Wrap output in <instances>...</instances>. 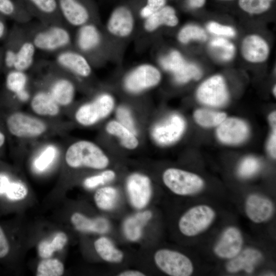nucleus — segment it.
Masks as SVG:
<instances>
[{"instance_id": "obj_1", "label": "nucleus", "mask_w": 276, "mask_h": 276, "mask_svg": "<svg viewBox=\"0 0 276 276\" xmlns=\"http://www.w3.org/2000/svg\"><path fill=\"white\" fill-rule=\"evenodd\" d=\"M65 160L73 168L86 167L98 170L105 168L109 163L104 151L93 142L86 140L72 144L65 152Z\"/></svg>"}, {"instance_id": "obj_2", "label": "nucleus", "mask_w": 276, "mask_h": 276, "mask_svg": "<svg viewBox=\"0 0 276 276\" xmlns=\"http://www.w3.org/2000/svg\"><path fill=\"white\" fill-rule=\"evenodd\" d=\"M114 106L113 97L109 94L103 93L92 101L80 106L75 113V119L79 124L90 126L106 118Z\"/></svg>"}, {"instance_id": "obj_3", "label": "nucleus", "mask_w": 276, "mask_h": 276, "mask_svg": "<svg viewBox=\"0 0 276 276\" xmlns=\"http://www.w3.org/2000/svg\"><path fill=\"white\" fill-rule=\"evenodd\" d=\"M166 187L173 193L181 196L191 195L200 192L204 181L198 175L176 168H169L163 174Z\"/></svg>"}, {"instance_id": "obj_4", "label": "nucleus", "mask_w": 276, "mask_h": 276, "mask_svg": "<svg viewBox=\"0 0 276 276\" xmlns=\"http://www.w3.org/2000/svg\"><path fill=\"white\" fill-rule=\"evenodd\" d=\"M215 217L213 209L207 205L190 208L180 218L178 227L186 236L193 237L203 232L212 224Z\"/></svg>"}, {"instance_id": "obj_5", "label": "nucleus", "mask_w": 276, "mask_h": 276, "mask_svg": "<svg viewBox=\"0 0 276 276\" xmlns=\"http://www.w3.org/2000/svg\"><path fill=\"white\" fill-rule=\"evenodd\" d=\"M71 36L64 27L53 25L38 31L31 41L36 50L53 52L62 51L71 43Z\"/></svg>"}, {"instance_id": "obj_6", "label": "nucleus", "mask_w": 276, "mask_h": 276, "mask_svg": "<svg viewBox=\"0 0 276 276\" xmlns=\"http://www.w3.org/2000/svg\"><path fill=\"white\" fill-rule=\"evenodd\" d=\"M6 124L12 135L22 139L40 136L47 130V126L43 121L21 112L10 114L7 119Z\"/></svg>"}, {"instance_id": "obj_7", "label": "nucleus", "mask_w": 276, "mask_h": 276, "mask_svg": "<svg viewBox=\"0 0 276 276\" xmlns=\"http://www.w3.org/2000/svg\"><path fill=\"white\" fill-rule=\"evenodd\" d=\"M154 259L156 266L171 276H189L193 272V264L185 255L167 249L157 250Z\"/></svg>"}, {"instance_id": "obj_8", "label": "nucleus", "mask_w": 276, "mask_h": 276, "mask_svg": "<svg viewBox=\"0 0 276 276\" xmlns=\"http://www.w3.org/2000/svg\"><path fill=\"white\" fill-rule=\"evenodd\" d=\"M161 80L159 71L150 64L139 65L131 71L124 80L126 90L138 94L157 85Z\"/></svg>"}, {"instance_id": "obj_9", "label": "nucleus", "mask_w": 276, "mask_h": 276, "mask_svg": "<svg viewBox=\"0 0 276 276\" xmlns=\"http://www.w3.org/2000/svg\"><path fill=\"white\" fill-rule=\"evenodd\" d=\"M185 128L184 119L179 114L173 113L155 124L151 129V135L157 144L167 146L177 141Z\"/></svg>"}, {"instance_id": "obj_10", "label": "nucleus", "mask_w": 276, "mask_h": 276, "mask_svg": "<svg viewBox=\"0 0 276 276\" xmlns=\"http://www.w3.org/2000/svg\"><path fill=\"white\" fill-rule=\"evenodd\" d=\"M197 97L201 103L210 106L224 105L228 95L223 77L216 75L204 81L197 89Z\"/></svg>"}, {"instance_id": "obj_11", "label": "nucleus", "mask_w": 276, "mask_h": 276, "mask_svg": "<svg viewBox=\"0 0 276 276\" xmlns=\"http://www.w3.org/2000/svg\"><path fill=\"white\" fill-rule=\"evenodd\" d=\"M126 190L131 204L141 209L148 203L152 189L149 178L144 174L133 173L126 180Z\"/></svg>"}, {"instance_id": "obj_12", "label": "nucleus", "mask_w": 276, "mask_h": 276, "mask_svg": "<svg viewBox=\"0 0 276 276\" xmlns=\"http://www.w3.org/2000/svg\"><path fill=\"white\" fill-rule=\"evenodd\" d=\"M62 18L71 26L80 27L88 22L90 12L82 0H57Z\"/></svg>"}, {"instance_id": "obj_13", "label": "nucleus", "mask_w": 276, "mask_h": 276, "mask_svg": "<svg viewBox=\"0 0 276 276\" xmlns=\"http://www.w3.org/2000/svg\"><path fill=\"white\" fill-rule=\"evenodd\" d=\"M216 133L221 142L236 145L246 139L249 134V128L246 123L239 119L226 118L218 125Z\"/></svg>"}, {"instance_id": "obj_14", "label": "nucleus", "mask_w": 276, "mask_h": 276, "mask_svg": "<svg viewBox=\"0 0 276 276\" xmlns=\"http://www.w3.org/2000/svg\"><path fill=\"white\" fill-rule=\"evenodd\" d=\"M134 28V19L131 11L127 7L121 6L113 11L106 24L108 32L119 38L129 36Z\"/></svg>"}, {"instance_id": "obj_15", "label": "nucleus", "mask_w": 276, "mask_h": 276, "mask_svg": "<svg viewBox=\"0 0 276 276\" xmlns=\"http://www.w3.org/2000/svg\"><path fill=\"white\" fill-rule=\"evenodd\" d=\"M243 244V238L240 231L233 226L227 228L214 249L215 254L219 258L232 259L241 251Z\"/></svg>"}, {"instance_id": "obj_16", "label": "nucleus", "mask_w": 276, "mask_h": 276, "mask_svg": "<svg viewBox=\"0 0 276 276\" xmlns=\"http://www.w3.org/2000/svg\"><path fill=\"white\" fill-rule=\"evenodd\" d=\"M56 62L59 66L80 77H87L91 73V67L87 59L76 51H61L56 57Z\"/></svg>"}, {"instance_id": "obj_17", "label": "nucleus", "mask_w": 276, "mask_h": 276, "mask_svg": "<svg viewBox=\"0 0 276 276\" xmlns=\"http://www.w3.org/2000/svg\"><path fill=\"white\" fill-rule=\"evenodd\" d=\"M245 213L249 219L256 223L268 220L274 212V206L268 198L257 194H251L246 199Z\"/></svg>"}, {"instance_id": "obj_18", "label": "nucleus", "mask_w": 276, "mask_h": 276, "mask_svg": "<svg viewBox=\"0 0 276 276\" xmlns=\"http://www.w3.org/2000/svg\"><path fill=\"white\" fill-rule=\"evenodd\" d=\"M241 52L246 60L251 62H261L268 57L269 49L267 42L262 38L252 35L243 40Z\"/></svg>"}, {"instance_id": "obj_19", "label": "nucleus", "mask_w": 276, "mask_h": 276, "mask_svg": "<svg viewBox=\"0 0 276 276\" xmlns=\"http://www.w3.org/2000/svg\"><path fill=\"white\" fill-rule=\"evenodd\" d=\"M262 258V253L259 250L252 248H246L231 259L226 265V268L230 273H236L241 270L251 273Z\"/></svg>"}, {"instance_id": "obj_20", "label": "nucleus", "mask_w": 276, "mask_h": 276, "mask_svg": "<svg viewBox=\"0 0 276 276\" xmlns=\"http://www.w3.org/2000/svg\"><path fill=\"white\" fill-rule=\"evenodd\" d=\"M20 1L31 15H35L45 20H54L62 18L57 0Z\"/></svg>"}, {"instance_id": "obj_21", "label": "nucleus", "mask_w": 276, "mask_h": 276, "mask_svg": "<svg viewBox=\"0 0 276 276\" xmlns=\"http://www.w3.org/2000/svg\"><path fill=\"white\" fill-rule=\"evenodd\" d=\"M101 41V33L94 24L88 22L79 27L76 36V44L81 51L91 52L99 47Z\"/></svg>"}, {"instance_id": "obj_22", "label": "nucleus", "mask_w": 276, "mask_h": 276, "mask_svg": "<svg viewBox=\"0 0 276 276\" xmlns=\"http://www.w3.org/2000/svg\"><path fill=\"white\" fill-rule=\"evenodd\" d=\"M30 105L33 112L40 116L55 117L60 110V106L49 92L44 90L35 94L31 99Z\"/></svg>"}, {"instance_id": "obj_23", "label": "nucleus", "mask_w": 276, "mask_h": 276, "mask_svg": "<svg viewBox=\"0 0 276 276\" xmlns=\"http://www.w3.org/2000/svg\"><path fill=\"white\" fill-rule=\"evenodd\" d=\"M48 91L60 107L67 106L74 99L76 88L70 80L65 78H59L52 83Z\"/></svg>"}, {"instance_id": "obj_24", "label": "nucleus", "mask_w": 276, "mask_h": 276, "mask_svg": "<svg viewBox=\"0 0 276 276\" xmlns=\"http://www.w3.org/2000/svg\"><path fill=\"white\" fill-rule=\"evenodd\" d=\"M178 23L175 10L170 6H164L145 19L144 28L146 31L151 33L162 26L174 27Z\"/></svg>"}, {"instance_id": "obj_25", "label": "nucleus", "mask_w": 276, "mask_h": 276, "mask_svg": "<svg viewBox=\"0 0 276 276\" xmlns=\"http://www.w3.org/2000/svg\"><path fill=\"white\" fill-rule=\"evenodd\" d=\"M71 220L75 228L82 232L103 234L109 229V222L103 217L90 219L76 212L72 215Z\"/></svg>"}, {"instance_id": "obj_26", "label": "nucleus", "mask_w": 276, "mask_h": 276, "mask_svg": "<svg viewBox=\"0 0 276 276\" xmlns=\"http://www.w3.org/2000/svg\"><path fill=\"white\" fill-rule=\"evenodd\" d=\"M150 211L140 212L126 219L124 224V231L126 238L135 241L142 236V229L151 218Z\"/></svg>"}, {"instance_id": "obj_27", "label": "nucleus", "mask_w": 276, "mask_h": 276, "mask_svg": "<svg viewBox=\"0 0 276 276\" xmlns=\"http://www.w3.org/2000/svg\"><path fill=\"white\" fill-rule=\"evenodd\" d=\"M105 129L108 134L117 137L125 148L133 150L139 145L136 135L117 120L109 122L106 125Z\"/></svg>"}, {"instance_id": "obj_28", "label": "nucleus", "mask_w": 276, "mask_h": 276, "mask_svg": "<svg viewBox=\"0 0 276 276\" xmlns=\"http://www.w3.org/2000/svg\"><path fill=\"white\" fill-rule=\"evenodd\" d=\"M13 69L26 72L33 65L36 49L31 40H26L16 47Z\"/></svg>"}, {"instance_id": "obj_29", "label": "nucleus", "mask_w": 276, "mask_h": 276, "mask_svg": "<svg viewBox=\"0 0 276 276\" xmlns=\"http://www.w3.org/2000/svg\"><path fill=\"white\" fill-rule=\"evenodd\" d=\"M94 247L97 254L105 261L117 263L123 259V252L117 248L107 238H98L94 243Z\"/></svg>"}, {"instance_id": "obj_30", "label": "nucleus", "mask_w": 276, "mask_h": 276, "mask_svg": "<svg viewBox=\"0 0 276 276\" xmlns=\"http://www.w3.org/2000/svg\"><path fill=\"white\" fill-rule=\"evenodd\" d=\"M0 14L18 21L31 16L20 0H0Z\"/></svg>"}, {"instance_id": "obj_31", "label": "nucleus", "mask_w": 276, "mask_h": 276, "mask_svg": "<svg viewBox=\"0 0 276 276\" xmlns=\"http://www.w3.org/2000/svg\"><path fill=\"white\" fill-rule=\"evenodd\" d=\"M67 241V237L63 232H58L51 240H43L38 246L39 255L42 258H50L54 252L62 249Z\"/></svg>"}, {"instance_id": "obj_32", "label": "nucleus", "mask_w": 276, "mask_h": 276, "mask_svg": "<svg viewBox=\"0 0 276 276\" xmlns=\"http://www.w3.org/2000/svg\"><path fill=\"white\" fill-rule=\"evenodd\" d=\"M119 193L116 188L105 187L97 190L94 195V200L98 208L107 211L116 205Z\"/></svg>"}, {"instance_id": "obj_33", "label": "nucleus", "mask_w": 276, "mask_h": 276, "mask_svg": "<svg viewBox=\"0 0 276 276\" xmlns=\"http://www.w3.org/2000/svg\"><path fill=\"white\" fill-rule=\"evenodd\" d=\"M193 116L196 123L204 127L218 126L226 118L224 112L206 109L195 110Z\"/></svg>"}, {"instance_id": "obj_34", "label": "nucleus", "mask_w": 276, "mask_h": 276, "mask_svg": "<svg viewBox=\"0 0 276 276\" xmlns=\"http://www.w3.org/2000/svg\"><path fill=\"white\" fill-rule=\"evenodd\" d=\"M28 80L26 72L15 69L9 70L6 77V88L15 96L26 89Z\"/></svg>"}, {"instance_id": "obj_35", "label": "nucleus", "mask_w": 276, "mask_h": 276, "mask_svg": "<svg viewBox=\"0 0 276 276\" xmlns=\"http://www.w3.org/2000/svg\"><path fill=\"white\" fill-rule=\"evenodd\" d=\"M209 45L213 54L221 60L228 61L234 56L235 47L226 39L215 38L211 41Z\"/></svg>"}, {"instance_id": "obj_36", "label": "nucleus", "mask_w": 276, "mask_h": 276, "mask_svg": "<svg viewBox=\"0 0 276 276\" xmlns=\"http://www.w3.org/2000/svg\"><path fill=\"white\" fill-rule=\"evenodd\" d=\"M64 272V266L61 262L56 259L47 258L38 264L36 275L59 276Z\"/></svg>"}, {"instance_id": "obj_37", "label": "nucleus", "mask_w": 276, "mask_h": 276, "mask_svg": "<svg viewBox=\"0 0 276 276\" xmlns=\"http://www.w3.org/2000/svg\"><path fill=\"white\" fill-rule=\"evenodd\" d=\"M57 154L55 146L50 145L45 147L35 159L34 166L38 171L47 169L54 162Z\"/></svg>"}, {"instance_id": "obj_38", "label": "nucleus", "mask_w": 276, "mask_h": 276, "mask_svg": "<svg viewBox=\"0 0 276 276\" xmlns=\"http://www.w3.org/2000/svg\"><path fill=\"white\" fill-rule=\"evenodd\" d=\"M179 41L182 43H187L191 40L205 41L207 35L204 30L198 26L189 25L183 27L178 34Z\"/></svg>"}, {"instance_id": "obj_39", "label": "nucleus", "mask_w": 276, "mask_h": 276, "mask_svg": "<svg viewBox=\"0 0 276 276\" xmlns=\"http://www.w3.org/2000/svg\"><path fill=\"white\" fill-rule=\"evenodd\" d=\"M160 64L166 71L175 74L180 70L186 63L180 53L177 51H171L159 60Z\"/></svg>"}, {"instance_id": "obj_40", "label": "nucleus", "mask_w": 276, "mask_h": 276, "mask_svg": "<svg viewBox=\"0 0 276 276\" xmlns=\"http://www.w3.org/2000/svg\"><path fill=\"white\" fill-rule=\"evenodd\" d=\"M175 81L179 84L185 83L191 79L198 80L202 76L200 68L194 64L186 62L182 67L173 74Z\"/></svg>"}, {"instance_id": "obj_41", "label": "nucleus", "mask_w": 276, "mask_h": 276, "mask_svg": "<svg viewBox=\"0 0 276 276\" xmlns=\"http://www.w3.org/2000/svg\"><path fill=\"white\" fill-rule=\"evenodd\" d=\"M273 0H239L240 7L251 14H260L267 11Z\"/></svg>"}, {"instance_id": "obj_42", "label": "nucleus", "mask_w": 276, "mask_h": 276, "mask_svg": "<svg viewBox=\"0 0 276 276\" xmlns=\"http://www.w3.org/2000/svg\"><path fill=\"white\" fill-rule=\"evenodd\" d=\"M116 177V173L113 170H107L102 173L86 178L83 184L87 189H94L99 186L113 180Z\"/></svg>"}, {"instance_id": "obj_43", "label": "nucleus", "mask_w": 276, "mask_h": 276, "mask_svg": "<svg viewBox=\"0 0 276 276\" xmlns=\"http://www.w3.org/2000/svg\"><path fill=\"white\" fill-rule=\"evenodd\" d=\"M260 167L258 159L248 156L242 160L238 168V173L242 177H249L256 174Z\"/></svg>"}, {"instance_id": "obj_44", "label": "nucleus", "mask_w": 276, "mask_h": 276, "mask_svg": "<svg viewBox=\"0 0 276 276\" xmlns=\"http://www.w3.org/2000/svg\"><path fill=\"white\" fill-rule=\"evenodd\" d=\"M5 194L11 200H20L26 198L28 194V189L20 182L10 181Z\"/></svg>"}, {"instance_id": "obj_45", "label": "nucleus", "mask_w": 276, "mask_h": 276, "mask_svg": "<svg viewBox=\"0 0 276 276\" xmlns=\"http://www.w3.org/2000/svg\"><path fill=\"white\" fill-rule=\"evenodd\" d=\"M116 117L117 121L125 126L135 135L137 134V129L131 113L127 107L121 106L116 110Z\"/></svg>"}, {"instance_id": "obj_46", "label": "nucleus", "mask_w": 276, "mask_h": 276, "mask_svg": "<svg viewBox=\"0 0 276 276\" xmlns=\"http://www.w3.org/2000/svg\"><path fill=\"white\" fill-rule=\"evenodd\" d=\"M166 0H147V5L142 8L140 15L143 18L146 19L154 13L163 8Z\"/></svg>"}, {"instance_id": "obj_47", "label": "nucleus", "mask_w": 276, "mask_h": 276, "mask_svg": "<svg viewBox=\"0 0 276 276\" xmlns=\"http://www.w3.org/2000/svg\"><path fill=\"white\" fill-rule=\"evenodd\" d=\"M207 29L210 32L218 35L234 37L236 35V32L232 27L222 25L216 22H210L208 24Z\"/></svg>"}, {"instance_id": "obj_48", "label": "nucleus", "mask_w": 276, "mask_h": 276, "mask_svg": "<svg viewBox=\"0 0 276 276\" xmlns=\"http://www.w3.org/2000/svg\"><path fill=\"white\" fill-rule=\"evenodd\" d=\"M9 251V245L3 229L0 226V258L7 255Z\"/></svg>"}, {"instance_id": "obj_49", "label": "nucleus", "mask_w": 276, "mask_h": 276, "mask_svg": "<svg viewBox=\"0 0 276 276\" xmlns=\"http://www.w3.org/2000/svg\"><path fill=\"white\" fill-rule=\"evenodd\" d=\"M272 128V133L267 143V150L271 155L274 158L276 156V127Z\"/></svg>"}, {"instance_id": "obj_50", "label": "nucleus", "mask_w": 276, "mask_h": 276, "mask_svg": "<svg viewBox=\"0 0 276 276\" xmlns=\"http://www.w3.org/2000/svg\"><path fill=\"white\" fill-rule=\"evenodd\" d=\"M10 181L7 176L0 174V195L5 194Z\"/></svg>"}, {"instance_id": "obj_51", "label": "nucleus", "mask_w": 276, "mask_h": 276, "mask_svg": "<svg viewBox=\"0 0 276 276\" xmlns=\"http://www.w3.org/2000/svg\"><path fill=\"white\" fill-rule=\"evenodd\" d=\"M5 18V17L0 14V39H4L7 36V28Z\"/></svg>"}, {"instance_id": "obj_52", "label": "nucleus", "mask_w": 276, "mask_h": 276, "mask_svg": "<svg viewBox=\"0 0 276 276\" xmlns=\"http://www.w3.org/2000/svg\"><path fill=\"white\" fill-rule=\"evenodd\" d=\"M119 276H144L145 274L137 270H126L120 273Z\"/></svg>"}, {"instance_id": "obj_53", "label": "nucleus", "mask_w": 276, "mask_h": 276, "mask_svg": "<svg viewBox=\"0 0 276 276\" xmlns=\"http://www.w3.org/2000/svg\"><path fill=\"white\" fill-rule=\"evenodd\" d=\"M17 99L21 101H26L30 98V94L28 91L26 89L20 93L15 95Z\"/></svg>"}, {"instance_id": "obj_54", "label": "nucleus", "mask_w": 276, "mask_h": 276, "mask_svg": "<svg viewBox=\"0 0 276 276\" xmlns=\"http://www.w3.org/2000/svg\"><path fill=\"white\" fill-rule=\"evenodd\" d=\"M205 0H189V5L192 8H199L202 7Z\"/></svg>"}, {"instance_id": "obj_55", "label": "nucleus", "mask_w": 276, "mask_h": 276, "mask_svg": "<svg viewBox=\"0 0 276 276\" xmlns=\"http://www.w3.org/2000/svg\"><path fill=\"white\" fill-rule=\"evenodd\" d=\"M268 119L272 127H276V112L275 111L269 114Z\"/></svg>"}, {"instance_id": "obj_56", "label": "nucleus", "mask_w": 276, "mask_h": 276, "mask_svg": "<svg viewBox=\"0 0 276 276\" xmlns=\"http://www.w3.org/2000/svg\"><path fill=\"white\" fill-rule=\"evenodd\" d=\"M6 140L4 134L0 130V148H1L5 144Z\"/></svg>"}, {"instance_id": "obj_57", "label": "nucleus", "mask_w": 276, "mask_h": 276, "mask_svg": "<svg viewBox=\"0 0 276 276\" xmlns=\"http://www.w3.org/2000/svg\"><path fill=\"white\" fill-rule=\"evenodd\" d=\"M3 49L0 50V67L3 65Z\"/></svg>"}, {"instance_id": "obj_58", "label": "nucleus", "mask_w": 276, "mask_h": 276, "mask_svg": "<svg viewBox=\"0 0 276 276\" xmlns=\"http://www.w3.org/2000/svg\"><path fill=\"white\" fill-rule=\"evenodd\" d=\"M273 94H274V96H275V85L273 87Z\"/></svg>"}]
</instances>
